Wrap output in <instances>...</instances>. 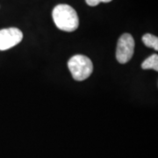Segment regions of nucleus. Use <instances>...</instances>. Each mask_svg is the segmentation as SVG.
I'll use <instances>...</instances> for the list:
<instances>
[{
  "label": "nucleus",
  "mask_w": 158,
  "mask_h": 158,
  "mask_svg": "<svg viewBox=\"0 0 158 158\" xmlns=\"http://www.w3.org/2000/svg\"><path fill=\"white\" fill-rule=\"evenodd\" d=\"M53 20L57 28L64 32H74L78 28L79 19L77 11L69 5L56 6L52 12Z\"/></svg>",
  "instance_id": "nucleus-1"
},
{
  "label": "nucleus",
  "mask_w": 158,
  "mask_h": 158,
  "mask_svg": "<svg viewBox=\"0 0 158 158\" xmlns=\"http://www.w3.org/2000/svg\"><path fill=\"white\" fill-rule=\"evenodd\" d=\"M68 67L73 78L77 81H84L93 72V64L89 57L83 55H76L68 62Z\"/></svg>",
  "instance_id": "nucleus-2"
},
{
  "label": "nucleus",
  "mask_w": 158,
  "mask_h": 158,
  "mask_svg": "<svg viewBox=\"0 0 158 158\" xmlns=\"http://www.w3.org/2000/svg\"><path fill=\"white\" fill-rule=\"evenodd\" d=\"M135 40L130 34H122L118 40L116 58L119 63L125 64L132 59L135 53Z\"/></svg>",
  "instance_id": "nucleus-3"
},
{
  "label": "nucleus",
  "mask_w": 158,
  "mask_h": 158,
  "mask_svg": "<svg viewBox=\"0 0 158 158\" xmlns=\"http://www.w3.org/2000/svg\"><path fill=\"white\" fill-rule=\"evenodd\" d=\"M23 39V33L19 28H10L0 30V50H8L15 47Z\"/></svg>",
  "instance_id": "nucleus-4"
},
{
  "label": "nucleus",
  "mask_w": 158,
  "mask_h": 158,
  "mask_svg": "<svg viewBox=\"0 0 158 158\" xmlns=\"http://www.w3.org/2000/svg\"><path fill=\"white\" fill-rule=\"evenodd\" d=\"M141 68L143 69H152L156 71H158V56L156 54L152 55L147 58L141 64Z\"/></svg>",
  "instance_id": "nucleus-5"
},
{
  "label": "nucleus",
  "mask_w": 158,
  "mask_h": 158,
  "mask_svg": "<svg viewBox=\"0 0 158 158\" xmlns=\"http://www.w3.org/2000/svg\"><path fill=\"white\" fill-rule=\"evenodd\" d=\"M142 41L148 48H152L155 50H158V38L150 34H146L142 37Z\"/></svg>",
  "instance_id": "nucleus-6"
},
{
  "label": "nucleus",
  "mask_w": 158,
  "mask_h": 158,
  "mask_svg": "<svg viewBox=\"0 0 158 158\" xmlns=\"http://www.w3.org/2000/svg\"><path fill=\"white\" fill-rule=\"evenodd\" d=\"M86 4L90 6H96L100 3H109L112 0H85Z\"/></svg>",
  "instance_id": "nucleus-7"
}]
</instances>
